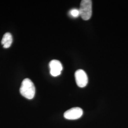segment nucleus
Masks as SVG:
<instances>
[{
	"mask_svg": "<svg viewBox=\"0 0 128 128\" xmlns=\"http://www.w3.org/2000/svg\"><path fill=\"white\" fill-rule=\"evenodd\" d=\"M50 74L53 76H57L60 75L63 69L61 63L57 60H51L50 64Z\"/></svg>",
	"mask_w": 128,
	"mask_h": 128,
	"instance_id": "obj_5",
	"label": "nucleus"
},
{
	"mask_svg": "<svg viewBox=\"0 0 128 128\" xmlns=\"http://www.w3.org/2000/svg\"><path fill=\"white\" fill-rule=\"evenodd\" d=\"M83 114L82 110L79 107H74L64 112V118L68 120H74L79 119Z\"/></svg>",
	"mask_w": 128,
	"mask_h": 128,
	"instance_id": "obj_4",
	"label": "nucleus"
},
{
	"mask_svg": "<svg viewBox=\"0 0 128 128\" xmlns=\"http://www.w3.org/2000/svg\"><path fill=\"white\" fill-rule=\"evenodd\" d=\"M12 42V37L10 33L7 32L5 34L2 40L1 43L4 48H9Z\"/></svg>",
	"mask_w": 128,
	"mask_h": 128,
	"instance_id": "obj_6",
	"label": "nucleus"
},
{
	"mask_svg": "<svg viewBox=\"0 0 128 128\" xmlns=\"http://www.w3.org/2000/svg\"><path fill=\"white\" fill-rule=\"evenodd\" d=\"M69 14L73 17L77 18L79 16H80L79 10L76 9H72L69 12Z\"/></svg>",
	"mask_w": 128,
	"mask_h": 128,
	"instance_id": "obj_7",
	"label": "nucleus"
},
{
	"mask_svg": "<svg viewBox=\"0 0 128 128\" xmlns=\"http://www.w3.org/2000/svg\"><path fill=\"white\" fill-rule=\"evenodd\" d=\"M20 91L21 94L26 98L32 99L35 94V87L31 80L26 78L22 82Z\"/></svg>",
	"mask_w": 128,
	"mask_h": 128,
	"instance_id": "obj_1",
	"label": "nucleus"
},
{
	"mask_svg": "<svg viewBox=\"0 0 128 128\" xmlns=\"http://www.w3.org/2000/svg\"><path fill=\"white\" fill-rule=\"evenodd\" d=\"M80 16L84 20H89L92 14V2L91 0H82L79 9Z\"/></svg>",
	"mask_w": 128,
	"mask_h": 128,
	"instance_id": "obj_2",
	"label": "nucleus"
},
{
	"mask_svg": "<svg viewBox=\"0 0 128 128\" xmlns=\"http://www.w3.org/2000/svg\"><path fill=\"white\" fill-rule=\"evenodd\" d=\"M76 83L79 87H85L88 84V78L86 72L82 69L78 70L74 74Z\"/></svg>",
	"mask_w": 128,
	"mask_h": 128,
	"instance_id": "obj_3",
	"label": "nucleus"
}]
</instances>
